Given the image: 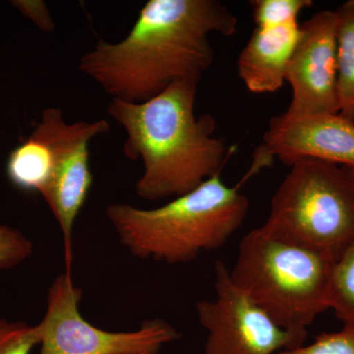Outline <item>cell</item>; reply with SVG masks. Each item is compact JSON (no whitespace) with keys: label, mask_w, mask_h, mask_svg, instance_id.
Here are the masks:
<instances>
[{"label":"cell","mask_w":354,"mask_h":354,"mask_svg":"<svg viewBox=\"0 0 354 354\" xmlns=\"http://www.w3.org/2000/svg\"><path fill=\"white\" fill-rule=\"evenodd\" d=\"M237 28L218 0H148L125 38L101 39L79 69L113 99L148 101L179 81L199 82L214 62L209 35L234 36Z\"/></svg>","instance_id":"obj_1"},{"label":"cell","mask_w":354,"mask_h":354,"mask_svg":"<svg viewBox=\"0 0 354 354\" xmlns=\"http://www.w3.org/2000/svg\"><path fill=\"white\" fill-rule=\"evenodd\" d=\"M198 84L179 81L145 102H109V116L127 132L125 157L143 162L135 185L142 199H174L194 190L221 171L232 153L214 135V116L195 115Z\"/></svg>","instance_id":"obj_2"},{"label":"cell","mask_w":354,"mask_h":354,"mask_svg":"<svg viewBox=\"0 0 354 354\" xmlns=\"http://www.w3.org/2000/svg\"><path fill=\"white\" fill-rule=\"evenodd\" d=\"M241 185H227L220 171L158 208L113 203L106 209V218L134 257L185 264L203 252L221 248L241 227L249 201Z\"/></svg>","instance_id":"obj_3"},{"label":"cell","mask_w":354,"mask_h":354,"mask_svg":"<svg viewBox=\"0 0 354 354\" xmlns=\"http://www.w3.org/2000/svg\"><path fill=\"white\" fill-rule=\"evenodd\" d=\"M334 261L311 249L281 241L259 227L241 239L230 278L283 329L308 335L329 308Z\"/></svg>","instance_id":"obj_4"},{"label":"cell","mask_w":354,"mask_h":354,"mask_svg":"<svg viewBox=\"0 0 354 354\" xmlns=\"http://www.w3.org/2000/svg\"><path fill=\"white\" fill-rule=\"evenodd\" d=\"M264 225L281 241L335 261L354 241V185L346 169L316 160L290 167Z\"/></svg>","instance_id":"obj_5"},{"label":"cell","mask_w":354,"mask_h":354,"mask_svg":"<svg viewBox=\"0 0 354 354\" xmlns=\"http://www.w3.org/2000/svg\"><path fill=\"white\" fill-rule=\"evenodd\" d=\"M82 295L71 272H62L53 281L46 313L36 325L39 354H158L180 337L174 326L158 318L128 332L95 327L81 314Z\"/></svg>","instance_id":"obj_6"},{"label":"cell","mask_w":354,"mask_h":354,"mask_svg":"<svg viewBox=\"0 0 354 354\" xmlns=\"http://www.w3.org/2000/svg\"><path fill=\"white\" fill-rule=\"evenodd\" d=\"M216 297L195 305L208 333L204 354H277L305 344L307 335L283 329L237 288L223 261L215 264Z\"/></svg>","instance_id":"obj_7"},{"label":"cell","mask_w":354,"mask_h":354,"mask_svg":"<svg viewBox=\"0 0 354 354\" xmlns=\"http://www.w3.org/2000/svg\"><path fill=\"white\" fill-rule=\"evenodd\" d=\"M55 160L50 183L41 193L60 228L64 243L65 271L71 272L73 262V227L87 201L92 187L88 144L109 130L108 120L68 123L62 109L51 118Z\"/></svg>","instance_id":"obj_8"},{"label":"cell","mask_w":354,"mask_h":354,"mask_svg":"<svg viewBox=\"0 0 354 354\" xmlns=\"http://www.w3.org/2000/svg\"><path fill=\"white\" fill-rule=\"evenodd\" d=\"M337 26V14L330 10L319 11L300 25L286 69L291 101L285 113H339Z\"/></svg>","instance_id":"obj_9"},{"label":"cell","mask_w":354,"mask_h":354,"mask_svg":"<svg viewBox=\"0 0 354 354\" xmlns=\"http://www.w3.org/2000/svg\"><path fill=\"white\" fill-rule=\"evenodd\" d=\"M262 145L288 167L316 160L354 169V122L341 113L272 116Z\"/></svg>","instance_id":"obj_10"},{"label":"cell","mask_w":354,"mask_h":354,"mask_svg":"<svg viewBox=\"0 0 354 354\" xmlns=\"http://www.w3.org/2000/svg\"><path fill=\"white\" fill-rule=\"evenodd\" d=\"M299 36L298 21L254 29L236 62L237 74L249 92L270 94L283 87Z\"/></svg>","instance_id":"obj_11"},{"label":"cell","mask_w":354,"mask_h":354,"mask_svg":"<svg viewBox=\"0 0 354 354\" xmlns=\"http://www.w3.org/2000/svg\"><path fill=\"white\" fill-rule=\"evenodd\" d=\"M55 146L48 123L41 116L34 131L10 153L6 176L14 187L41 195L53 174Z\"/></svg>","instance_id":"obj_12"},{"label":"cell","mask_w":354,"mask_h":354,"mask_svg":"<svg viewBox=\"0 0 354 354\" xmlns=\"http://www.w3.org/2000/svg\"><path fill=\"white\" fill-rule=\"evenodd\" d=\"M335 12L339 113L354 122V0L344 2Z\"/></svg>","instance_id":"obj_13"},{"label":"cell","mask_w":354,"mask_h":354,"mask_svg":"<svg viewBox=\"0 0 354 354\" xmlns=\"http://www.w3.org/2000/svg\"><path fill=\"white\" fill-rule=\"evenodd\" d=\"M329 308L344 325H354V241L333 265Z\"/></svg>","instance_id":"obj_14"},{"label":"cell","mask_w":354,"mask_h":354,"mask_svg":"<svg viewBox=\"0 0 354 354\" xmlns=\"http://www.w3.org/2000/svg\"><path fill=\"white\" fill-rule=\"evenodd\" d=\"M256 27H270L297 22L311 0H252L249 2Z\"/></svg>","instance_id":"obj_15"},{"label":"cell","mask_w":354,"mask_h":354,"mask_svg":"<svg viewBox=\"0 0 354 354\" xmlns=\"http://www.w3.org/2000/svg\"><path fill=\"white\" fill-rule=\"evenodd\" d=\"M277 354H354V325L339 332L323 333L310 344L285 349Z\"/></svg>","instance_id":"obj_16"},{"label":"cell","mask_w":354,"mask_h":354,"mask_svg":"<svg viewBox=\"0 0 354 354\" xmlns=\"http://www.w3.org/2000/svg\"><path fill=\"white\" fill-rule=\"evenodd\" d=\"M39 346L36 325L0 318V354H30Z\"/></svg>","instance_id":"obj_17"},{"label":"cell","mask_w":354,"mask_h":354,"mask_svg":"<svg viewBox=\"0 0 354 354\" xmlns=\"http://www.w3.org/2000/svg\"><path fill=\"white\" fill-rule=\"evenodd\" d=\"M32 241L20 230L0 223V271L12 269L32 255Z\"/></svg>","instance_id":"obj_18"},{"label":"cell","mask_w":354,"mask_h":354,"mask_svg":"<svg viewBox=\"0 0 354 354\" xmlns=\"http://www.w3.org/2000/svg\"><path fill=\"white\" fill-rule=\"evenodd\" d=\"M12 3L41 31L51 32L55 29L48 7L41 0H16Z\"/></svg>","instance_id":"obj_19"},{"label":"cell","mask_w":354,"mask_h":354,"mask_svg":"<svg viewBox=\"0 0 354 354\" xmlns=\"http://www.w3.org/2000/svg\"><path fill=\"white\" fill-rule=\"evenodd\" d=\"M344 169H346V172H348L349 178L351 179V181H353L354 185V169H348V167H344Z\"/></svg>","instance_id":"obj_20"}]
</instances>
